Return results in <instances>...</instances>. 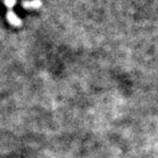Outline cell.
Segmentation results:
<instances>
[{"mask_svg":"<svg viewBox=\"0 0 158 158\" xmlns=\"http://www.w3.org/2000/svg\"><path fill=\"white\" fill-rule=\"evenodd\" d=\"M7 18H8V21L12 25H15V27H19L21 24V20L18 18V15H15L13 11H9L7 13Z\"/></svg>","mask_w":158,"mask_h":158,"instance_id":"1","label":"cell"},{"mask_svg":"<svg viewBox=\"0 0 158 158\" xmlns=\"http://www.w3.org/2000/svg\"><path fill=\"white\" fill-rule=\"evenodd\" d=\"M22 6L27 9H37L41 7V1L40 0H27V1H23Z\"/></svg>","mask_w":158,"mask_h":158,"instance_id":"2","label":"cell"},{"mask_svg":"<svg viewBox=\"0 0 158 158\" xmlns=\"http://www.w3.org/2000/svg\"><path fill=\"white\" fill-rule=\"evenodd\" d=\"M3 2H5V5L7 6L9 9H11V8L15 5V2H17V1H15V0H5Z\"/></svg>","mask_w":158,"mask_h":158,"instance_id":"3","label":"cell"}]
</instances>
